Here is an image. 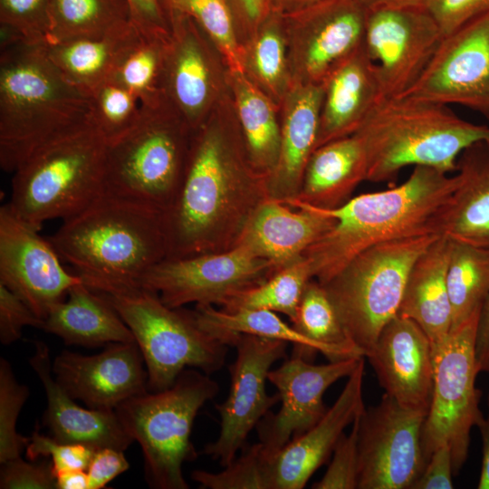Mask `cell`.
I'll use <instances>...</instances> for the list:
<instances>
[{"label": "cell", "mask_w": 489, "mask_h": 489, "mask_svg": "<svg viewBox=\"0 0 489 489\" xmlns=\"http://www.w3.org/2000/svg\"><path fill=\"white\" fill-rule=\"evenodd\" d=\"M360 417V416H359ZM359 417L353 421L349 435L344 433L337 442L333 456L322 478L314 483V489H355L359 481L358 429Z\"/></svg>", "instance_id": "46"}, {"label": "cell", "mask_w": 489, "mask_h": 489, "mask_svg": "<svg viewBox=\"0 0 489 489\" xmlns=\"http://www.w3.org/2000/svg\"><path fill=\"white\" fill-rule=\"evenodd\" d=\"M238 127L254 169L267 177L276 166L281 123L272 99L243 71H229Z\"/></svg>", "instance_id": "33"}, {"label": "cell", "mask_w": 489, "mask_h": 489, "mask_svg": "<svg viewBox=\"0 0 489 489\" xmlns=\"http://www.w3.org/2000/svg\"><path fill=\"white\" fill-rule=\"evenodd\" d=\"M144 359L134 342H115L101 352L82 355L69 350L52 363L57 382L88 408L115 410L125 400L149 391Z\"/></svg>", "instance_id": "20"}, {"label": "cell", "mask_w": 489, "mask_h": 489, "mask_svg": "<svg viewBox=\"0 0 489 489\" xmlns=\"http://www.w3.org/2000/svg\"><path fill=\"white\" fill-rule=\"evenodd\" d=\"M287 345L284 340L250 334L235 338L232 347L236 349V358L229 367V393L216 405L221 420L219 436L203 450L223 467L235 459L249 433L280 401L278 394H267L265 382L273 364L286 358Z\"/></svg>", "instance_id": "14"}, {"label": "cell", "mask_w": 489, "mask_h": 489, "mask_svg": "<svg viewBox=\"0 0 489 489\" xmlns=\"http://www.w3.org/2000/svg\"><path fill=\"white\" fill-rule=\"evenodd\" d=\"M453 464L447 446L436 448L412 489H451L453 488Z\"/></svg>", "instance_id": "52"}, {"label": "cell", "mask_w": 489, "mask_h": 489, "mask_svg": "<svg viewBox=\"0 0 489 489\" xmlns=\"http://www.w3.org/2000/svg\"><path fill=\"white\" fill-rule=\"evenodd\" d=\"M318 0H273V9L281 14L290 13Z\"/></svg>", "instance_id": "58"}, {"label": "cell", "mask_w": 489, "mask_h": 489, "mask_svg": "<svg viewBox=\"0 0 489 489\" xmlns=\"http://www.w3.org/2000/svg\"><path fill=\"white\" fill-rule=\"evenodd\" d=\"M450 241L446 285L452 330L479 312L489 294V247Z\"/></svg>", "instance_id": "36"}, {"label": "cell", "mask_w": 489, "mask_h": 489, "mask_svg": "<svg viewBox=\"0 0 489 489\" xmlns=\"http://www.w3.org/2000/svg\"><path fill=\"white\" fill-rule=\"evenodd\" d=\"M25 449L31 461L42 456L51 457L53 473L68 469L87 470L95 451L82 444L57 441L41 434L37 427Z\"/></svg>", "instance_id": "47"}, {"label": "cell", "mask_w": 489, "mask_h": 489, "mask_svg": "<svg viewBox=\"0 0 489 489\" xmlns=\"http://www.w3.org/2000/svg\"><path fill=\"white\" fill-rule=\"evenodd\" d=\"M458 184L438 216V233L489 247V140L477 141L458 157Z\"/></svg>", "instance_id": "28"}, {"label": "cell", "mask_w": 489, "mask_h": 489, "mask_svg": "<svg viewBox=\"0 0 489 489\" xmlns=\"http://www.w3.org/2000/svg\"><path fill=\"white\" fill-rule=\"evenodd\" d=\"M438 234L398 238L355 256L325 283L349 338L365 355L398 315L410 270Z\"/></svg>", "instance_id": "9"}, {"label": "cell", "mask_w": 489, "mask_h": 489, "mask_svg": "<svg viewBox=\"0 0 489 489\" xmlns=\"http://www.w3.org/2000/svg\"><path fill=\"white\" fill-rule=\"evenodd\" d=\"M138 30L130 21L104 34L45 43L43 47L62 76L89 96L110 79Z\"/></svg>", "instance_id": "32"}, {"label": "cell", "mask_w": 489, "mask_h": 489, "mask_svg": "<svg viewBox=\"0 0 489 489\" xmlns=\"http://www.w3.org/2000/svg\"><path fill=\"white\" fill-rule=\"evenodd\" d=\"M291 322L330 361L364 357L349 338L325 288L315 279L307 283Z\"/></svg>", "instance_id": "37"}, {"label": "cell", "mask_w": 489, "mask_h": 489, "mask_svg": "<svg viewBox=\"0 0 489 489\" xmlns=\"http://www.w3.org/2000/svg\"><path fill=\"white\" fill-rule=\"evenodd\" d=\"M169 37L148 34L139 28L110 77L133 92L143 107H156L166 101L165 72Z\"/></svg>", "instance_id": "35"}, {"label": "cell", "mask_w": 489, "mask_h": 489, "mask_svg": "<svg viewBox=\"0 0 489 489\" xmlns=\"http://www.w3.org/2000/svg\"><path fill=\"white\" fill-rule=\"evenodd\" d=\"M362 4H364L367 7L372 6L375 3L378 2V0H360Z\"/></svg>", "instance_id": "61"}, {"label": "cell", "mask_w": 489, "mask_h": 489, "mask_svg": "<svg viewBox=\"0 0 489 489\" xmlns=\"http://www.w3.org/2000/svg\"><path fill=\"white\" fill-rule=\"evenodd\" d=\"M426 0H378L372 6L415 7L424 6Z\"/></svg>", "instance_id": "59"}, {"label": "cell", "mask_w": 489, "mask_h": 489, "mask_svg": "<svg viewBox=\"0 0 489 489\" xmlns=\"http://www.w3.org/2000/svg\"><path fill=\"white\" fill-rule=\"evenodd\" d=\"M89 99L91 120L108 144L129 131L143 115L139 99L110 79L93 89Z\"/></svg>", "instance_id": "41"}, {"label": "cell", "mask_w": 489, "mask_h": 489, "mask_svg": "<svg viewBox=\"0 0 489 489\" xmlns=\"http://www.w3.org/2000/svg\"><path fill=\"white\" fill-rule=\"evenodd\" d=\"M169 18L165 97L194 132L211 115L219 91L218 72L196 21L183 11L170 13Z\"/></svg>", "instance_id": "21"}, {"label": "cell", "mask_w": 489, "mask_h": 489, "mask_svg": "<svg viewBox=\"0 0 489 489\" xmlns=\"http://www.w3.org/2000/svg\"><path fill=\"white\" fill-rule=\"evenodd\" d=\"M277 270L269 260L235 245L220 253L166 258L142 276L139 287L156 292L170 308L188 303L223 308Z\"/></svg>", "instance_id": "12"}, {"label": "cell", "mask_w": 489, "mask_h": 489, "mask_svg": "<svg viewBox=\"0 0 489 489\" xmlns=\"http://www.w3.org/2000/svg\"><path fill=\"white\" fill-rule=\"evenodd\" d=\"M367 159V180H392L408 166L456 170L468 146L489 140V128L457 116L447 105L409 97L385 98L353 133Z\"/></svg>", "instance_id": "5"}, {"label": "cell", "mask_w": 489, "mask_h": 489, "mask_svg": "<svg viewBox=\"0 0 489 489\" xmlns=\"http://www.w3.org/2000/svg\"><path fill=\"white\" fill-rule=\"evenodd\" d=\"M367 172L365 151L354 134L330 141L312 154L299 195L292 200L321 209L338 208L367 180Z\"/></svg>", "instance_id": "31"}, {"label": "cell", "mask_w": 489, "mask_h": 489, "mask_svg": "<svg viewBox=\"0 0 489 489\" xmlns=\"http://www.w3.org/2000/svg\"><path fill=\"white\" fill-rule=\"evenodd\" d=\"M57 489H89L86 470L68 469L54 473Z\"/></svg>", "instance_id": "56"}, {"label": "cell", "mask_w": 489, "mask_h": 489, "mask_svg": "<svg viewBox=\"0 0 489 489\" xmlns=\"http://www.w3.org/2000/svg\"><path fill=\"white\" fill-rule=\"evenodd\" d=\"M29 395L28 388L17 382L10 363L0 359V463L19 457L30 437L16 431L20 411Z\"/></svg>", "instance_id": "44"}, {"label": "cell", "mask_w": 489, "mask_h": 489, "mask_svg": "<svg viewBox=\"0 0 489 489\" xmlns=\"http://www.w3.org/2000/svg\"><path fill=\"white\" fill-rule=\"evenodd\" d=\"M271 455L259 442L245 449L223 471L195 470L191 478L208 489H271Z\"/></svg>", "instance_id": "43"}, {"label": "cell", "mask_w": 489, "mask_h": 489, "mask_svg": "<svg viewBox=\"0 0 489 489\" xmlns=\"http://www.w3.org/2000/svg\"><path fill=\"white\" fill-rule=\"evenodd\" d=\"M451 241L440 235L413 264L398 315L417 322L432 345L444 340L452 325L446 285Z\"/></svg>", "instance_id": "29"}, {"label": "cell", "mask_w": 489, "mask_h": 489, "mask_svg": "<svg viewBox=\"0 0 489 489\" xmlns=\"http://www.w3.org/2000/svg\"><path fill=\"white\" fill-rule=\"evenodd\" d=\"M236 27L253 37L261 24L274 12L273 0H228Z\"/></svg>", "instance_id": "54"}, {"label": "cell", "mask_w": 489, "mask_h": 489, "mask_svg": "<svg viewBox=\"0 0 489 489\" xmlns=\"http://www.w3.org/2000/svg\"><path fill=\"white\" fill-rule=\"evenodd\" d=\"M1 465V489H57L52 462L28 463L19 456Z\"/></svg>", "instance_id": "48"}, {"label": "cell", "mask_w": 489, "mask_h": 489, "mask_svg": "<svg viewBox=\"0 0 489 489\" xmlns=\"http://www.w3.org/2000/svg\"><path fill=\"white\" fill-rule=\"evenodd\" d=\"M284 33L282 14L273 12L254 34L250 49L244 54V71L250 69L254 80L272 99L283 98L290 88Z\"/></svg>", "instance_id": "40"}, {"label": "cell", "mask_w": 489, "mask_h": 489, "mask_svg": "<svg viewBox=\"0 0 489 489\" xmlns=\"http://www.w3.org/2000/svg\"><path fill=\"white\" fill-rule=\"evenodd\" d=\"M443 37L425 6L369 7L363 44L376 66L382 99L401 96L414 85Z\"/></svg>", "instance_id": "15"}, {"label": "cell", "mask_w": 489, "mask_h": 489, "mask_svg": "<svg viewBox=\"0 0 489 489\" xmlns=\"http://www.w3.org/2000/svg\"><path fill=\"white\" fill-rule=\"evenodd\" d=\"M322 87L316 149L353 134L382 99L376 66L363 43L329 73Z\"/></svg>", "instance_id": "27"}, {"label": "cell", "mask_w": 489, "mask_h": 489, "mask_svg": "<svg viewBox=\"0 0 489 489\" xmlns=\"http://www.w3.org/2000/svg\"><path fill=\"white\" fill-rule=\"evenodd\" d=\"M195 317L199 326L224 340L230 347L239 334H250L275 339L293 344L292 353L309 360L319 350L316 346L292 325L283 321L274 312L264 309L225 311L213 305H196Z\"/></svg>", "instance_id": "34"}, {"label": "cell", "mask_w": 489, "mask_h": 489, "mask_svg": "<svg viewBox=\"0 0 489 489\" xmlns=\"http://www.w3.org/2000/svg\"><path fill=\"white\" fill-rule=\"evenodd\" d=\"M101 294L134 335L144 359L149 391L169 388L187 367L207 375L223 368L230 346L203 330L194 311L170 308L156 292L142 287Z\"/></svg>", "instance_id": "10"}, {"label": "cell", "mask_w": 489, "mask_h": 489, "mask_svg": "<svg viewBox=\"0 0 489 489\" xmlns=\"http://www.w3.org/2000/svg\"><path fill=\"white\" fill-rule=\"evenodd\" d=\"M313 279L309 261L301 256L280 268L262 283L234 297L225 311L264 309L286 315L292 321L307 283Z\"/></svg>", "instance_id": "39"}, {"label": "cell", "mask_w": 489, "mask_h": 489, "mask_svg": "<svg viewBox=\"0 0 489 489\" xmlns=\"http://www.w3.org/2000/svg\"><path fill=\"white\" fill-rule=\"evenodd\" d=\"M47 43L104 34L132 21L128 0H51Z\"/></svg>", "instance_id": "38"}, {"label": "cell", "mask_w": 489, "mask_h": 489, "mask_svg": "<svg viewBox=\"0 0 489 489\" xmlns=\"http://www.w3.org/2000/svg\"><path fill=\"white\" fill-rule=\"evenodd\" d=\"M132 22L142 31L170 35V19L162 0H128Z\"/></svg>", "instance_id": "53"}, {"label": "cell", "mask_w": 489, "mask_h": 489, "mask_svg": "<svg viewBox=\"0 0 489 489\" xmlns=\"http://www.w3.org/2000/svg\"><path fill=\"white\" fill-rule=\"evenodd\" d=\"M107 147L91 119L44 142L13 172L9 205L39 231L71 217L103 192Z\"/></svg>", "instance_id": "6"}, {"label": "cell", "mask_w": 489, "mask_h": 489, "mask_svg": "<svg viewBox=\"0 0 489 489\" xmlns=\"http://www.w3.org/2000/svg\"><path fill=\"white\" fill-rule=\"evenodd\" d=\"M162 2L169 15L174 11H180L186 0H162Z\"/></svg>", "instance_id": "60"}, {"label": "cell", "mask_w": 489, "mask_h": 489, "mask_svg": "<svg viewBox=\"0 0 489 489\" xmlns=\"http://www.w3.org/2000/svg\"><path fill=\"white\" fill-rule=\"evenodd\" d=\"M87 94L68 82L43 44L0 45V166L13 173L39 146L88 121Z\"/></svg>", "instance_id": "4"}, {"label": "cell", "mask_w": 489, "mask_h": 489, "mask_svg": "<svg viewBox=\"0 0 489 489\" xmlns=\"http://www.w3.org/2000/svg\"><path fill=\"white\" fill-rule=\"evenodd\" d=\"M51 0H0V27L24 42L45 44L50 39Z\"/></svg>", "instance_id": "45"}, {"label": "cell", "mask_w": 489, "mask_h": 489, "mask_svg": "<svg viewBox=\"0 0 489 489\" xmlns=\"http://www.w3.org/2000/svg\"><path fill=\"white\" fill-rule=\"evenodd\" d=\"M479 313L432 345L434 385L421 445L427 462L436 448L447 446L455 475L466 460L473 427H478L484 419L479 408L481 392L475 387L479 373L475 350Z\"/></svg>", "instance_id": "11"}, {"label": "cell", "mask_w": 489, "mask_h": 489, "mask_svg": "<svg viewBox=\"0 0 489 489\" xmlns=\"http://www.w3.org/2000/svg\"><path fill=\"white\" fill-rule=\"evenodd\" d=\"M180 11L189 14L223 54L230 71H244V54L228 0H186Z\"/></svg>", "instance_id": "42"}, {"label": "cell", "mask_w": 489, "mask_h": 489, "mask_svg": "<svg viewBox=\"0 0 489 489\" xmlns=\"http://www.w3.org/2000/svg\"><path fill=\"white\" fill-rule=\"evenodd\" d=\"M43 329V320L14 292L0 283V341L9 345L20 339L23 328Z\"/></svg>", "instance_id": "49"}, {"label": "cell", "mask_w": 489, "mask_h": 489, "mask_svg": "<svg viewBox=\"0 0 489 489\" xmlns=\"http://www.w3.org/2000/svg\"><path fill=\"white\" fill-rule=\"evenodd\" d=\"M49 240L13 210L0 207V283L17 294L41 319L83 281L62 264Z\"/></svg>", "instance_id": "17"}, {"label": "cell", "mask_w": 489, "mask_h": 489, "mask_svg": "<svg viewBox=\"0 0 489 489\" xmlns=\"http://www.w3.org/2000/svg\"><path fill=\"white\" fill-rule=\"evenodd\" d=\"M401 96L458 104L489 121V12L445 35L421 76Z\"/></svg>", "instance_id": "16"}, {"label": "cell", "mask_w": 489, "mask_h": 489, "mask_svg": "<svg viewBox=\"0 0 489 489\" xmlns=\"http://www.w3.org/2000/svg\"><path fill=\"white\" fill-rule=\"evenodd\" d=\"M424 6L445 36L489 12V0H426Z\"/></svg>", "instance_id": "50"}, {"label": "cell", "mask_w": 489, "mask_h": 489, "mask_svg": "<svg viewBox=\"0 0 489 489\" xmlns=\"http://www.w3.org/2000/svg\"><path fill=\"white\" fill-rule=\"evenodd\" d=\"M477 427L480 429L483 442V459L477 487L479 489H489V413L487 417H484Z\"/></svg>", "instance_id": "57"}, {"label": "cell", "mask_w": 489, "mask_h": 489, "mask_svg": "<svg viewBox=\"0 0 489 489\" xmlns=\"http://www.w3.org/2000/svg\"><path fill=\"white\" fill-rule=\"evenodd\" d=\"M457 184V175L448 177L436 168L417 166L400 186L355 197L335 209L319 208L336 223L302 254L313 279L325 283L355 256L378 244L439 235L438 216Z\"/></svg>", "instance_id": "3"}, {"label": "cell", "mask_w": 489, "mask_h": 489, "mask_svg": "<svg viewBox=\"0 0 489 489\" xmlns=\"http://www.w3.org/2000/svg\"><path fill=\"white\" fill-rule=\"evenodd\" d=\"M335 223V218L306 203L268 198L254 211L235 245L280 269L301 257Z\"/></svg>", "instance_id": "24"}, {"label": "cell", "mask_w": 489, "mask_h": 489, "mask_svg": "<svg viewBox=\"0 0 489 489\" xmlns=\"http://www.w3.org/2000/svg\"><path fill=\"white\" fill-rule=\"evenodd\" d=\"M91 290L110 294L139 287L168 256L165 213L102 192L49 239Z\"/></svg>", "instance_id": "2"}, {"label": "cell", "mask_w": 489, "mask_h": 489, "mask_svg": "<svg viewBox=\"0 0 489 489\" xmlns=\"http://www.w3.org/2000/svg\"><path fill=\"white\" fill-rule=\"evenodd\" d=\"M368 9L360 0H318L282 14L285 30L296 39V82L322 84L362 45Z\"/></svg>", "instance_id": "18"}, {"label": "cell", "mask_w": 489, "mask_h": 489, "mask_svg": "<svg viewBox=\"0 0 489 489\" xmlns=\"http://www.w3.org/2000/svg\"><path fill=\"white\" fill-rule=\"evenodd\" d=\"M193 131L167 100L107 147L103 192L166 213L185 173Z\"/></svg>", "instance_id": "8"}, {"label": "cell", "mask_w": 489, "mask_h": 489, "mask_svg": "<svg viewBox=\"0 0 489 489\" xmlns=\"http://www.w3.org/2000/svg\"><path fill=\"white\" fill-rule=\"evenodd\" d=\"M219 387L199 369H184L169 388L134 396L116 408L125 431L144 456L145 477L156 489H187L182 465L197 454L190 440L198 410Z\"/></svg>", "instance_id": "7"}, {"label": "cell", "mask_w": 489, "mask_h": 489, "mask_svg": "<svg viewBox=\"0 0 489 489\" xmlns=\"http://www.w3.org/2000/svg\"><path fill=\"white\" fill-rule=\"evenodd\" d=\"M365 357L387 395L404 408L427 414L434 385L433 349L417 322L395 316Z\"/></svg>", "instance_id": "22"}, {"label": "cell", "mask_w": 489, "mask_h": 489, "mask_svg": "<svg viewBox=\"0 0 489 489\" xmlns=\"http://www.w3.org/2000/svg\"><path fill=\"white\" fill-rule=\"evenodd\" d=\"M68 299L54 304L43 320V330L66 344L97 347L134 342L135 338L107 298L83 283L71 288Z\"/></svg>", "instance_id": "30"}, {"label": "cell", "mask_w": 489, "mask_h": 489, "mask_svg": "<svg viewBox=\"0 0 489 489\" xmlns=\"http://www.w3.org/2000/svg\"><path fill=\"white\" fill-rule=\"evenodd\" d=\"M426 414L383 395L359 417V489H412L425 459L421 435Z\"/></svg>", "instance_id": "13"}, {"label": "cell", "mask_w": 489, "mask_h": 489, "mask_svg": "<svg viewBox=\"0 0 489 489\" xmlns=\"http://www.w3.org/2000/svg\"><path fill=\"white\" fill-rule=\"evenodd\" d=\"M268 198L240 129L211 114L193 132L179 190L165 213L167 258L230 250Z\"/></svg>", "instance_id": "1"}, {"label": "cell", "mask_w": 489, "mask_h": 489, "mask_svg": "<svg viewBox=\"0 0 489 489\" xmlns=\"http://www.w3.org/2000/svg\"><path fill=\"white\" fill-rule=\"evenodd\" d=\"M362 358L314 365L292 353L279 368L271 369L267 379L277 388L282 406L276 414L269 411L256 426L259 442L267 452L276 453L315 426L328 410L323 402L327 388L349 377Z\"/></svg>", "instance_id": "19"}, {"label": "cell", "mask_w": 489, "mask_h": 489, "mask_svg": "<svg viewBox=\"0 0 489 489\" xmlns=\"http://www.w3.org/2000/svg\"><path fill=\"white\" fill-rule=\"evenodd\" d=\"M475 350L479 372H489V294L479 313Z\"/></svg>", "instance_id": "55"}, {"label": "cell", "mask_w": 489, "mask_h": 489, "mask_svg": "<svg viewBox=\"0 0 489 489\" xmlns=\"http://www.w3.org/2000/svg\"><path fill=\"white\" fill-rule=\"evenodd\" d=\"M129 467L122 450L103 447L95 450L86 470L89 489H102Z\"/></svg>", "instance_id": "51"}, {"label": "cell", "mask_w": 489, "mask_h": 489, "mask_svg": "<svg viewBox=\"0 0 489 489\" xmlns=\"http://www.w3.org/2000/svg\"><path fill=\"white\" fill-rule=\"evenodd\" d=\"M364 357L321 419L270 457L271 489H302L332 454L345 427L365 409L362 398Z\"/></svg>", "instance_id": "23"}, {"label": "cell", "mask_w": 489, "mask_h": 489, "mask_svg": "<svg viewBox=\"0 0 489 489\" xmlns=\"http://www.w3.org/2000/svg\"><path fill=\"white\" fill-rule=\"evenodd\" d=\"M322 84L296 82L283 97L276 166L266 177L269 198L285 203L298 197L308 161L316 149Z\"/></svg>", "instance_id": "26"}, {"label": "cell", "mask_w": 489, "mask_h": 489, "mask_svg": "<svg viewBox=\"0 0 489 489\" xmlns=\"http://www.w3.org/2000/svg\"><path fill=\"white\" fill-rule=\"evenodd\" d=\"M29 363L44 388L47 408L44 424L52 436L63 443L82 444L93 450H126L134 441L123 428L115 410L84 408L53 377L49 348L34 341Z\"/></svg>", "instance_id": "25"}]
</instances>
